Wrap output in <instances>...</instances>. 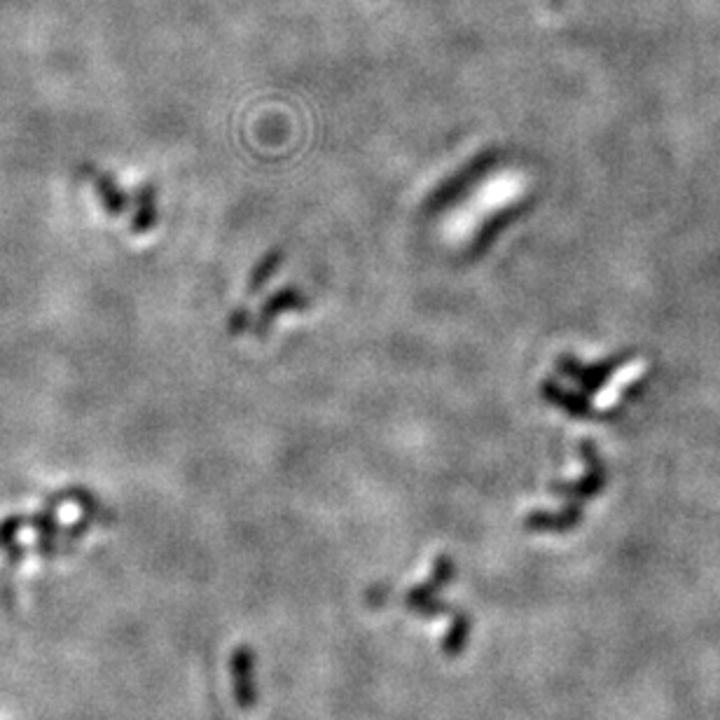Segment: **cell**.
<instances>
[{"mask_svg": "<svg viewBox=\"0 0 720 720\" xmlns=\"http://www.w3.org/2000/svg\"><path fill=\"white\" fill-rule=\"evenodd\" d=\"M22 524H24V517H19V515H12L0 522V548L5 550L15 543V536L19 533V529H22Z\"/></svg>", "mask_w": 720, "mask_h": 720, "instance_id": "3957f363", "label": "cell"}, {"mask_svg": "<svg viewBox=\"0 0 720 720\" xmlns=\"http://www.w3.org/2000/svg\"><path fill=\"white\" fill-rule=\"evenodd\" d=\"M5 550H8V555H10V562H12V564H19V562H22V559H24V555H26V550H24V548H19L17 543H12L10 548H5Z\"/></svg>", "mask_w": 720, "mask_h": 720, "instance_id": "277c9868", "label": "cell"}, {"mask_svg": "<svg viewBox=\"0 0 720 720\" xmlns=\"http://www.w3.org/2000/svg\"><path fill=\"white\" fill-rule=\"evenodd\" d=\"M33 529L38 531V552L40 555H54L57 550V519H54L52 512H43V515H36L29 519Z\"/></svg>", "mask_w": 720, "mask_h": 720, "instance_id": "7a4b0ae2", "label": "cell"}, {"mask_svg": "<svg viewBox=\"0 0 720 720\" xmlns=\"http://www.w3.org/2000/svg\"><path fill=\"white\" fill-rule=\"evenodd\" d=\"M234 702L239 709H253L258 702V688H255V653L251 648L239 646L230 657Z\"/></svg>", "mask_w": 720, "mask_h": 720, "instance_id": "6da1fadb", "label": "cell"}]
</instances>
